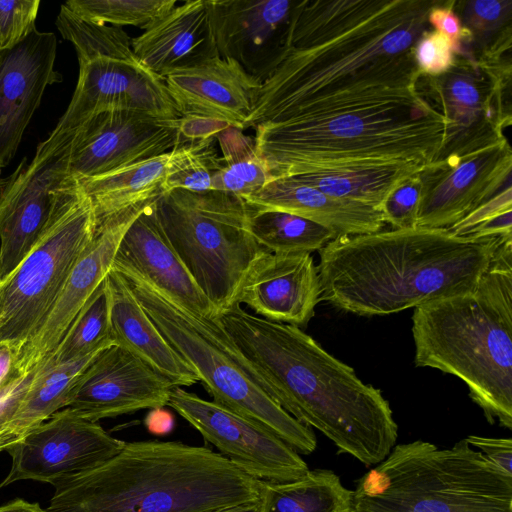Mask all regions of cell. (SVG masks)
<instances>
[{
	"instance_id": "cell-1",
	"label": "cell",
	"mask_w": 512,
	"mask_h": 512,
	"mask_svg": "<svg viewBox=\"0 0 512 512\" xmlns=\"http://www.w3.org/2000/svg\"><path fill=\"white\" fill-rule=\"evenodd\" d=\"M439 1H295L288 51L245 128L418 84L413 46Z\"/></svg>"
},
{
	"instance_id": "cell-2",
	"label": "cell",
	"mask_w": 512,
	"mask_h": 512,
	"mask_svg": "<svg viewBox=\"0 0 512 512\" xmlns=\"http://www.w3.org/2000/svg\"><path fill=\"white\" fill-rule=\"evenodd\" d=\"M218 320L268 385L272 398L300 423L315 428L365 466L391 452L398 425L381 390L329 354L297 326L255 316L234 305Z\"/></svg>"
},
{
	"instance_id": "cell-3",
	"label": "cell",
	"mask_w": 512,
	"mask_h": 512,
	"mask_svg": "<svg viewBox=\"0 0 512 512\" xmlns=\"http://www.w3.org/2000/svg\"><path fill=\"white\" fill-rule=\"evenodd\" d=\"M505 241L418 226L339 236L319 250L321 301L381 316L466 293Z\"/></svg>"
},
{
	"instance_id": "cell-4",
	"label": "cell",
	"mask_w": 512,
	"mask_h": 512,
	"mask_svg": "<svg viewBox=\"0 0 512 512\" xmlns=\"http://www.w3.org/2000/svg\"><path fill=\"white\" fill-rule=\"evenodd\" d=\"M446 120L419 82L331 104L255 129V149L272 178L342 167L412 162L440 152Z\"/></svg>"
},
{
	"instance_id": "cell-5",
	"label": "cell",
	"mask_w": 512,
	"mask_h": 512,
	"mask_svg": "<svg viewBox=\"0 0 512 512\" xmlns=\"http://www.w3.org/2000/svg\"><path fill=\"white\" fill-rule=\"evenodd\" d=\"M54 487L46 512H210L263 494V481L220 453L158 440L125 442L103 464Z\"/></svg>"
},
{
	"instance_id": "cell-6",
	"label": "cell",
	"mask_w": 512,
	"mask_h": 512,
	"mask_svg": "<svg viewBox=\"0 0 512 512\" xmlns=\"http://www.w3.org/2000/svg\"><path fill=\"white\" fill-rule=\"evenodd\" d=\"M417 367L456 376L490 424L512 429V241L475 288L414 308Z\"/></svg>"
},
{
	"instance_id": "cell-7",
	"label": "cell",
	"mask_w": 512,
	"mask_h": 512,
	"mask_svg": "<svg viewBox=\"0 0 512 512\" xmlns=\"http://www.w3.org/2000/svg\"><path fill=\"white\" fill-rule=\"evenodd\" d=\"M353 512H512V475L465 438L402 443L356 480Z\"/></svg>"
},
{
	"instance_id": "cell-8",
	"label": "cell",
	"mask_w": 512,
	"mask_h": 512,
	"mask_svg": "<svg viewBox=\"0 0 512 512\" xmlns=\"http://www.w3.org/2000/svg\"><path fill=\"white\" fill-rule=\"evenodd\" d=\"M119 273L165 340L196 372L214 403L273 433L299 454L315 451L313 430L272 398L268 385L218 318L196 315L134 274Z\"/></svg>"
},
{
	"instance_id": "cell-9",
	"label": "cell",
	"mask_w": 512,
	"mask_h": 512,
	"mask_svg": "<svg viewBox=\"0 0 512 512\" xmlns=\"http://www.w3.org/2000/svg\"><path fill=\"white\" fill-rule=\"evenodd\" d=\"M154 210L166 238L218 314L237 305L246 274L267 251L247 230L245 200L216 190L175 189L158 196Z\"/></svg>"
},
{
	"instance_id": "cell-10",
	"label": "cell",
	"mask_w": 512,
	"mask_h": 512,
	"mask_svg": "<svg viewBox=\"0 0 512 512\" xmlns=\"http://www.w3.org/2000/svg\"><path fill=\"white\" fill-rule=\"evenodd\" d=\"M95 232L91 200L79 179L67 175L56 189L51 214L38 239L0 281V342L20 352L52 309Z\"/></svg>"
},
{
	"instance_id": "cell-11",
	"label": "cell",
	"mask_w": 512,
	"mask_h": 512,
	"mask_svg": "<svg viewBox=\"0 0 512 512\" xmlns=\"http://www.w3.org/2000/svg\"><path fill=\"white\" fill-rule=\"evenodd\" d=\"M423 78L427 80V96L447 123L445 141L433 161L459 156L505 138L504 129L511 124V114L505 108L510 62L463 52L456 55L453 66L443 75Z\"/></svg>"
},
{
	"instance_id": "cell-12",
	"label": "cell",
	"mask_w": 512,
	"mask_h": 512,
	"mask_svg": "<svg viewBox=\"0 0 512 512\" xmlns=\"http://www.w3.org/2000/svg\"><path fill=\"white\" fill-rule=\"evenodd\" d=\"M131 111L163 119L181 117L163 78L137 60L97 57L79 62L72 99L47 139L35 154L58 152L90 118L108 111Z\"/></svg>"
},
{
	"instance_id": "cell-13",
	"label": "cell",
	"mask_w": 512,
	"mask_h": 512,
	"mask_svg": "<svg viewBox=\"0 0 512 512\" xmlns=\"http://www.w3.org/2000/svg\"><path fill=\"white\" fill-rule=\"evenodd\" d=\"M167 406L223 457L261 481H292L309 470L300 454L276 435L213 401L174 386Z\"/></svg>"
},
{
	"instance_id": "cell-14",
	"label": "cell",
	"mask_w": 512,
	"mask_h": 512,
	"mask_svg": "<svg viewBox=\"0 0 512 512\" xmlns=\"http://www.w3.org/2000/svg\"><path fill=\"white\" fill-rule=\"evenodd\" d=\"M125 441L98 422L64 408L10 445L9 474L0 488L19 480L57 483L91 470L120 452Z\"/></svg>"
},
{
	"instance_id": "cell-15",
	"label": "cell",
	"mask_w": 512,
	"mask_h": 512,
	"mask_svg": "<svg viewBox=\"0 0 512 512\" xmlns=\"http://www.w3.org/2000/svg\"><path fill=\"white\" fill-rule=\"evenodd\" d=\"M512 150L504 139L459 156L428 163L420 171L416 226L447 229L511 183Z\"/></svg>"
},
{
	"instance_id": "cell-16",
	"label": "cell",
	"mask_w": 512,
	"mask_h": 512,
	"mask_svg": "<svg viewBox=\"0 0 512 512\" xmlns=\"http://www.w3.org/2000/svg\"><path fill=\"white\" fill-rule=\"evenodd\" d=\"M178 120L120 110L95 115L70 139L68 174L93 177L169 153L178 143Z\"/></svg>"
},
{
	"instance_id": "cell-17",
	"label": "cell",
	"mask_w": 512,
	"mask_h": 512,
	"mask_svg": "<svg viewBox=\"0 0 512 512\" xmlns=\"http://www.w3.org/2000/svg\"><path fill=\"white\" fill-rule=\"evenodd\" d=\"M175 385L130 351L111 345L90 361L69 404L80 417L92 422L167 406Z\"/></svg>"
},
{
	"instance_id": "cell-18",
	"label": "cell",
	"mask_w": 512,
	"mask_h": 512,
	"mask_svg": "<svg viewBox=\"0 0 512 512\" xmlns=\"http://www.w3.org/2000/svg\"><path fill=\"white\" fill-rule=\"evenodd\" d=\"M70 142L62 150L24 158L0 180V281L32 248L51 214L56 189L68 174Z\"/></svg>"
},
{
	"instance_id": "cell-19",
	"label": "cell",
	"mask_w": 512,
	"mask_h": 512,
	"mask_svg": "<svg viewBox=\"0 0 512 512\" xmlns=\"http://www.w3.org/2000/svg\"><path fill=\"white\" fill-rule=\"evenodd\" d=\"M217 51L265 82L284 60L295 1L209 0Z\"/></svg>"
},
{
	"instance_id": "cell-20",
	"label": "cell",
	"mask_w": 512,
	"mask_h": 512,
	"mask_svg": "<svg viewBox=\"0 0 512 512\" xmlns=\"http://www.w3.org/2000/svg\"><path fill=\"white\" fill-rule=\"evenodd\" d=\"M153 200L131 207L96 226L92 241L71 270L52 309L21 348L20 372L27 373L41 367L53 356L87 300L110 271L125 231Z\"/></svg>"
},
{
	"instance_id": "cell-21",
	"label": "cell",
	"mask_w": 512,
	"mask_h": 512,
	"mask_svg": "<svg viewBox=\"0 0 512 512\" xmlns=\"http://www.w3.org/2000/svg\"><path fill=\"white\" fill-rule=\"evenodd\" d=\"M57 44L54 33L36 28L0 50V173L15 156L45 89L62 81L55 69Z\"/></svg>"
},
{
	"instance_id": "cell-22",
	"label": "cell",
	"mask_w": 512,
	"mask_h": 512,
	"mask_svg": "<svg viewBox=\"0 0 512 512\" xmlns=\"http://www.w3.org/2000/svg\"><path fill=\"white\" fill-rule=\"evenodd\" d=\"M155 200L125 231L111 268L134 274L196 315L218 318L216 308L200 290L163 233L154 210Z\"/></svg>"
},
{
	"instance_id": "cell-23",
	"label": "cell",
	"mask_w": 512,
	"mask_h": 512,
	"mask_svg": "<svg viewBox=\"0 0 512 512\" xmlns=\"http://www.w3.org/2000/svg\"><path fill=\"white\" fill-rule=\"evenodd\" d=\"M318 268L311 253L266 251L250 267L237 298L260 317L306 326L321 301Z\"/></svg>"
},
{
	"instance_id": "cell-24",
	"label": "cell",
	"mask_w": 512,
	"mask_h": 512,
	"mask_svg": "<svg viewBox=\"0 0 512 512\" xmlns=\"http://www.w3.org/2000/svg\"><path fill=\"white\" fill-rule=\"evenodd\" d=\"M168 92L181 116H201L243 130L259 99L262 82L237 62L220 56L168 74Z\"/></svg>"
},
{
	"instance_id": "cell-25",
	"label": "cell",
	"mask_w": 512,
	"mask_h": 512,
	"mask_svg": "<svg viewBox=\"0 0 512 512\" xmlns=\"http://www.w3.org/2000/svg\"><path fill=\"white\" fill-rule=\"evenodd\" d=\"M137 61L160 78L219 56L209 0H189L173 8L131 39Z\"/></svg>"
},
{
	"instance_id": "cell-26",
	"label": "cell",
	"mask_w": 512,
	"mask_h": 512,
	"mask_svg": "<svg viewBox=\"0 0 512 512\" xmlns=\"http://www.w3.org/2000/svg\"><path fill=\"white\" fill-rule=\"evenodd\" d=\"M104 280L114 344L138 356L175 386L198 383L196 372L165 340L123 276L111 268Z\"/></svg>"
},
{
	"instance_id": "cell-27",
	"label": "cell",
	"mask_w": 512,
	"mask_h": 512,
	"mask_svg": "<svg viewBox=\"0 0 512 512\" xmlns=\"http://www.w3.org/2000/svg\"><path fill=\"white\" fill-rule=\"evenodd\" d=\"M248 204L279 210L313 221L338 236L374 233L386 224L380 210L334 197L294 180L277 177L257 192L242 198Z\"/></svg>"
},
{
	"instance_id": "cell-28",
	"label": "cell",
	"mask_w": 512,
	"mask_h": 512,
	"mask_svg": "<svg viewBox=\"0 0 512 512\" xmlns=\"http://www.w3.org/2000/svg\"><path fill=\"white\" fill-rule=\"evenodd\" d=\"M169 153L79 179L91 200L96 226L163 193Z\"/></svg>"
},
{
	"instance_id": "cell-29",
	"label": "cell",
	"mask_w": 512,
	"mask_h": 512,
	"mask_svg": "<svg viewBox=\"0 0 512 512\" xmlns=\"http://www.w3.org/2000/svg\"><path fill=\"white\" fill-rule=\"evenodd\" d=\"M96 354L59 364L47 362L38 369L0 437L1 451L68 406L76 382Z\"/></svg>"
},
{
	"instance_id": "cell-30",
	"label": "cell",
	"mask_w": 512,
	"mask_h": 512,
	"mask_svg": "<svg viewBox=\"0 0 512 512\" xmlns=\"http://www.w3.org/2000/svg\"><path fill=\"white\" fill-rule=\"evenodd\" d=\"M425 165L412 162L342 167L289 176L321 192L380 210L389 193Z\"/></svg>"
},
{
	"instance_id": "cell-31",
	"label": "cell",
	"mask_w": 512,
	"mask_h": 512,
	"mask_svg": "<svg viewBox=\"0 0 512 512\" xmlns=\"http://www.w3.org/2000/svg\"><path fill=\"white\" fill-rule=\"evenodd\" d=\"M262 512H353V490L332 470H308L292 481H263Z\"/></svg>"
},
{
	"instance_id": "cell-32",
	"label": "cell",
	"mask_w": 512,
	"mask_h": 512,
	"mask_svg": "<svg viewBox=\"0 0 512 512\" xmlns=\"http://www.w3.org/2000/svg\"><path fill=\"white\" fill-rule=\"evenodd\" d=\"M246 223L248 232L257 243L271 253H311L339 237L335 232L300 216L250 204Z\"/></svg>"
},
{
	"instance_id": "cell-33",
	"label": "cell",
	"mask_w": 512,
	"mask_h": 512,
	"mask_svg": "<svg viewBox=\"0 0 512 512\" xmlns=\"http://www.w3.org/2000/svg\"><path fill=\"white\" fill-rule=\"evenodd\" d=\"M453 7L469 33L461 45L476 57L502 60L511 48V0L454 1Z\"/></svg>"
},
{
	"instance_id": "cell-34",
	"label": "cell",
	"mask_w": 512,
	"mask_h": 512,
	"mask_svg": "<svg viewBox=\"0 0 512 512\" xmlns=\"http://www.w3.org/2000/svg\"><path fill=\"white\" fill-rule=\"evenodd\" d=\"M221 151L220 166L212 179V190L245 198L273 178L255 149L254 139L242 130L228 127L216 136Z\"/></svg>"
},
{
	"instance_id": "cell-35",
	"label": "cell",
	"mask_w": 512,
	"mask_h": 512,
	"mask_svg": "<svg viewBox=\"0 0 512 512\" xmlns=\"http://www.w3.org/2000/svg\"><path fill=\"white\" fill-rule=\"evenodd\" d=\"M111 345L114 342L110 331L109 300L103 280L47 362L59 364L82 359Z\"/></svg>"
},
{
	"instance_id": "cell-36",
	"label": "cell",
	"mask_w": 512,
	"mask_h": 512,
	"mask_svg": "<svg viewBox=\"0 0 512 512\" xmlns=\"http://www.w3.org/2000/svg\"><path fill=\"white\" fill-rule=\"evenodd\" d=\"M61 36L71 42L78 63L97 57L137 60L131 48V38L120 27L84 20L61 5L56 19Z\"/></svg>"
},
{
	"instance_id": "cell-37",
	"label": "cell",
	"mask_w": 512,
	"mask_h": 512,
	"mask_svg": "<svg viewBox=\"0 0 512 512\" xmlns=\"http://www.w3.org/2000/svg\"><path fill=\"white\" fill-rule=\"evenodd\" d=\"M216 138L188 141L169 152L162 190L183 189L191 192L212 190V179L220 166L214 148Z\"/></svg>"
},
{
	"instance_id": "cell-38",
	"label": "cell",
	"mask_w": 512,
	"mask_h": 512,
	"mask_svg": "<svg viewBox=\"0 0 512 512\" xmlns=\"http://www.w3.org/2000/svg\"><path fill=\"white\" fill-rule=\"evenodd\" d=\"M64 5L78 17L97 24L135 26L146 30L177 6L176 0H69Z\"/></svg>"
},
{
	"instance_id": "cell-39",
	"label": "cell",
	"mask_w": 512,
	"mask_h": 512,
	"mask_svg": "<svg viewBox=\"0 0 512 512\" xmlns=\"http://www.w3.org/2000/svg\"><path fill=\"white\" fill-rule=\"evenodd\" d=\"M447 229L460 237H498L512 240L511 183L502 187L493 197Z\"/></svg>"
},
{
	"instance_id": "cell-40",
	"label": "cell",
	"mask_w": 512,
	"mask_h": 512,
	"mask_svg": "<svg viewBox=\"0 0 512 512\" xmlns=\"http://www.w3.org/2000/svg\"><path fill=\"white\" fill-rule=\"evenodd\" d=\"M39 7V0H0V50L16 46L36 29Z\"/></svg>"
},
{
	"instance_id": "cell-41",
	"label": "cell",
	"mask_w": 512,
	"mask_h": 512,
	"mask_svg": "<svg viewBox=\"0 0 512 512\" xmlns=\"http://www.w3.org/2000/svg\"><path fill=\"white\" fill-rule=\"evenodd\" d=\"M456 53L450 40L435 30H426L413 46V59L421 76L438 77L454 64Z\"/></svg>"
},
{
	"instance_id": "cell-42",
	"label": "cell",
	"mask_w": 512,
	"mask_h": 512,
	"mask_svg": "<svg viewBox=\"0 0 512 512\" xmlns=\"http://www.w3.org/2000/svg\"><path fill=\"white\" fill-rule=\"evenodd\" d=\"M420 195L421 180L418 172L394 188L384 200L380 211L385 223L393 229L415 227Z\"/></svg>"
},
{
	"instance_id": "cell-43",
	"label": "cell",
	"mask_w": 512,
	"mask_h": 512,
	"mask_svg": "<svg viewBox=\"0 0 512 512\" xmlns=\"http://www.w3.org/2000/svg\"><path fill=\"white\" fill-rule=\"evenodd\" d=\"M454 1H439L428 13L427 21L437 32L444 34L452 43L456 55L461 45L469 39L468 31L463 27L453 7Z\"/></svg>"
},
{
	"instance_id": "cell-44",
	"label": "cell",
	"mask_w": 512,
	"mask_h": 512,
	"mask_svg": "<svg viewBox=\"0 0 512 512\" xmlns=\"http://www.w3.org/2000/svg\"><path fill=\"white\" fill-rule=\"evenodd\" d=\"M39 368L19 375L0 388V437L14 416Z\"/></svg>"
},
{
	"instance_id": "cell-45",
	"label": "cell",
	"mask_w": 512,
	"mask_h": 512,
	"mask_svg": "<svg viewBox=\"0 0 512 512\" xmlns=\"http://www.w3.org/2000/svg\"><path fill=\"white\" fill-rule=\"evenodd\" d=\"M467 443L477 448L485 458L507 474L512 475V439L469 435Z\"/></svg>"
},
{
	"instance_id": "cell-46",
	"label": "cell",
	"mask_w": 512,
	"mask_h": 512,
	"mask_svg": "<svg viewBox=\"0 0 512 512\" xmlns=\"http://www.w3.org/2000/svg\"><path fill=\"white\" fill-rule=\"evenodd\" d=\"M228 127H230V125L227 122L213 118L181 116L178 120L179 139L177 145L188 141L216 138L220 132Z\"/></svg>"
},
{
	"instance_id": "cell-47",
	"label": "cell",
	"mask_w": 512,
	"mask_h": 512,
	"mask_svg": "<svg viewBox=\"0 0 512 512\" xmlns=\"http://www.w3.org/2000/svg\"><path fill=\"white\" fill-rule=\"evenodd\" d=\"M19 349L0 342V388L23 374L18 368Z\"/></svg>"
},
{
	"instance_id": "cell-48",
	"label": "cell",
	"mask_w": 512,
	"mask_h": 512,
	"mask_svg": "<svg viewBox=\"0 0 512 512\" xmlns=\"http://www.w3.org/2000/svg\"><path fill=\"white\" fill-rule=\"evenodd\" d=\"M144 422L147 430L158 436L170 433L174 427V417L164 407L151 409Z\"/></svg>"
},
{
	"instance_id": "cell-49",
	"label": "cell",
	"mask_w": 512,
	"mask_h": 512,
	"mask_svg": "<svg viewBox=\"0 0 512 512\" xmlns=\"http://www.w3.org/2000/svg\"><path fill=\"white\" fill-rule=\"evenodd\" d=\"M0 512H46L38 503L15 499L0 507Z\"/></svg>"
},
{
	"instance_id": "cell-50",
	"label": "cell",
	"mask_w": 512,
	"mask_h": 512,
	"mask_svg": "<svg viewBox=\"0 0 512 512\" xmlns=\"http://www.w3.org/2000/svg\"><path fill=\"white\" fill-rule=\"evenodd\" d=\"M210 512H262V499L257 502L234 505Z\"/></svg>"
}]
</instances>
